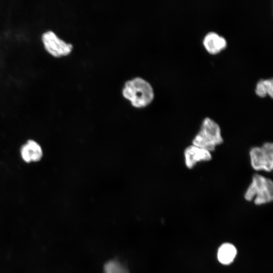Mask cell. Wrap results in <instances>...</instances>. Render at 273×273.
Returning a JSON list of instances; mask_svg holds the SVG:
<instances>
[{
    "instance_id": "cell-1",
    "label": "cell",
    "mask_w": 273,
    "mask_h": 273,
    "mask_svg": "<svg viewBox=\"0 0 273 273\" xmlns=\"http://www.w3.org/2000/svg\"><path fill=\"white\" fill-rule=\"evenodd\" d=\"M124 98L136 108L149 106L154 98V92L151 84L141 77L127 81L122 89Z\"/></svg>"
},
{
    "instance_id": "cell-2",
    "label": "cell",
    "mask_w": 273,
    "mask_h": 273,
    "mask_svg": "<svg viewBox=\"0 0 273 273\" xmlns=\"http://www.w3.org/2000/svg\"><path fill=\"white\" fill-rule=\"evenodd\" d=\"M223 142L219 125L211 118L206 117L193 139L192 144L212 152Z\"/></svg>"
},
{
    "instance_id": "cell-3",
    "label": "cell",
    "mask_w": 273,
    "mask_h": 273,
    "mask_svg": "<svg viewBox=\"0 0 273 273\" xmlns=\"http://www.w3.org/2000/svg\"><path fill=\"white\" fill-rule=\"evenodd\" d=\"M244 198L248 201H254L260 205L271 202L273 199V182L269 177L258 173L253 175Z\"/></svg>"
},
{
    "instance_id": "cell-4",
    "label": "cell",
    "mask_w": 273,
    "mask_h": 273,
    "mask_svg": "<svg viewBox=\"0 0 273 273\" xmlns=\"http://www.w3.org/2000/svg\"><path fill=\"white\" fill-rule=\"evenodd\" d=\"M252 168L257 171L270 172L273 169V145L267 142L260 146L252 147L249 152Z\"/></svg>"
},
{
    "instance_id": "cell-5",
    "label": "cell",
    "mask_w": 273,
    "mask_h": 273,
    "mask_svg": "<svg viewBox=\"0 0 273 273\" xmlns=\"http://www.w3.org/2000/svg\"><path fill=\"white\" fill-rule=\"evenodd\" d=\"M41 41L46 51L54 57L68 56L73 50L72 44L66 42L51 30L42 34Z\"/></svg>"
},
{
    "instance_id": "cell-6",
    "label": "cell",
    "mask_w": 273,
    "mask_h": 273,
    "mask_svg": "<svg viewBox=\"0 0 273 273\" xmlns=\"http://www.w3.org/2000/svg\"><path fill=\"white\" fill-rule=\"evenodd\" d=\"M184 155L185 164L188 169L193 168L200 162L209 161L212 157L210 151L192 144L185 148Z\"/></svg>"
},
{
    "instance_id": "cell-7",
    "label": "cell",
    "mask_w": 273,
    "mask_h": 273,
    "mask_svg": "<svg viewBox=\"0 0 273 273\" xmlns=\"http://www.w3.org/2000/svg\"><path fill=\"white\" fill-rule=\"evenodd\" d=\"M20 154L24 161L30 163L40 160L43 152L38 143L34 140H29L21 147Z\"/></svg>"
},
{
    "instance_id": "cell-8",
    "label": "cell",
    "mask_w": 273,
    "mask_h": 273,
    "mask_svg": "<svg viewBox=\"0 0 273 273\" xmlns=\"http://www.w3.org/2000/svg\"><path fill=\"white\" fill-rule=\"evenodd\" d=\"M203 45L211 54H216L224 49L227 45L226 39L214 31L208 32L204 37Z\"/></svg>"
},
{
    "instance_id": "cell-9",
    "label": "cell",
    "mask_w": 273,
    "mask_h": 273,
    "mask_svg": "<svg viewBox=\"0 0 273 273\" xmlns=\"http://www.w3.org/2000/svg\"><path fill=\"white\" fill-rule=\"evenodd\" d=\"M236 254L237 250L234 245L230 243H225L219 247L217 257L220 263L229 264L233 261Z\"/></svg>"
},
{
    "instance_id": "cell-10",
    "label": "cell",
    "mask_w": 273,
    "mask_h": 273,
    "mask_svg": "<svg viewBox=\"0 0 273 273\" xmlns=\"http://www.w3.org/2000/svg\"><path fill=\"white\" fill-rule=\"evenodd\" d=\"M255 93L260 97L268 95L271 98L273 96V80L272 78L261 79L256 83Z\"/></svg>"
},
{
    "instance_id": "cell-11",
    "label": "cell",
    "mask_w": 273,
    "mask_h": 273,
    "mask_svg": "<svg viewBox=\"0 0 273 273\" xmlns=\"http://www.w3.org/2000/svg\"><path fill=\"white\" fill-rule=\"evenodd\" d=\"M103 273H130L127 267L121 261L112 259L104 265Z\"/></svg>"
}]
</instances>
